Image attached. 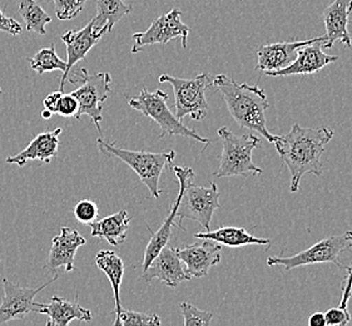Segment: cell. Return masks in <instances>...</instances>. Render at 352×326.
Returning <instances> with one entry per match:
<instances>
[{
  "mask_svg": "<svg viewBox=\"0 0 352 326\" xmlns=\"http://www.w3.org/2000/svg\"><path fill=\"white\" fill-rule=\"evenodd\" d=\"M333 135L335 132L329 127L305 128L295 123L289 133L276 135L274 144L291 175V192L298 191L306 173L315 176L324 173L321 157Z\"/></svg>",
  "mask_w": 352,
  "mask_h": 326,
  "instance_id": "6da1fadb",
  "label": "cell"
},
{
  "mask_svg": "<svg viewBox=\"0 0 352 326\" xmlns=\"http://www.w3.org/2000/svg\"><path fill=\"white\" fill-rule=\"evenodd\" d=\"M212 87L222 93L228 112L240 127L260 133L268 142H275L277 135H271L266 126V111L271 106L261 87L246 82L237 83L227 74L216 76L212 79Z\"/></svg>",
  "mask_w": 352,
  "mask_h": 326,
  "instance_id": "7a4b0ae2",
  "label": "cell"
},
{
  "mask_svg": "<svg viewBox=\"0 0 352 326\" xmlns=\"http://www.w3.org/2000/svg\"><path fill=\"white\" fill-rule=\"evenodd\" d=\"M178 184H182L184 192L178 207L179 224L182 220L196 221L206 231L211 230V221L213 213L221 207L219 191L216 182H212L210 187L193 184L195 172L190 167L173 166Z\"/></svg>",
  "mask_w": 352,
  "mask_h": 326,
  "instance_id": "3957f363",
  "label": "cell"
},
{
  "mask_svg": "<svg viewBox=\"0 0 352 326\" xmlns=\"http://www.w3.org/2000/svg\"><path fill=\"white\" fill-rule=\"evenodd\" d=\"M100 153L107 157L118 158L122 162L126 163L141 178L144 186H147L149 193L152 197L158 199L161 195L160 190V178L162 172L167 166L172 164L176 152H144V151H129V149H120L116 143L104 142L102 137L97 140Z\"/></svg>",
  "mask_w": 352,
  "mask_h": 326,
  "instance_id": "277c9868",
  "label": "cell"
},
{
  "mask_svg": "<svg viewBox=\"0 0 352 326\" xmlns=\"http://www.w3.org/2000/svg\"><path fill=\"white\" fill-rule=\"evenodd\" d=\"M222 141V153L219 169L214 172L217 177H248L261 175L263 170L252 161L254 149L260 146L261 140L254 135H236L227 127L217 131Z\"/></svg>",
  "mask_w": 352,
  "mask_h": 326,
  "instance_id": "5b68a950",
  "label": "cell"
},
{
  "mask_svg": "<svg viewBox=\"0 0 352 326\" xmlns=\"http://www.w3.org/2000/svg\"><path fill=\"white\" fill-rule=\"evenodd\" d=\"M167 100L168 94L164 91L157 89L155 92H149L147 88H142L138 96L128 100V105L131 108L141 112L143 116L153 120L161 127L160 138H164L167 135H181L196 140L198 142L204 143V147H207L211 141L202 137L195 129L184 126V122L179 121L176 114L170 112L167 106Z\"/></svg>",
  "mask_w": 352,
  "mask_h": 326,
  "instance_id": "8992f818",
  "label": "cell"
},
{
  "mask_svg": "<svg viewBox=\"0 0 352 326\" xmlns=\"http://www.w3.org/2000/svg\"><path fill=\"white\" fill-rule=\"evenodd\" d=\"M72 85H78L77 89L71 93L78 100V112L74 118L79 120L82 116H89L94 126L102 135L100 123L103 121V103L108 100L111 93L112 78L109 73L89 74L85 68L76 72L74 78L69 79Z\"/></svg>",
  "mask_w": 352,
  "mask_h": 326,
  "instance_id": "52a82bcc",
  "label": "cell"
},
{
  "mask_svg": "<svg viewBox=\"0 0 352 326\" xmlns=\"http://www.w3.org/2000/svg\"><path fill=\"white\" fill-rule=\"evenodd\" d=\"M211 74L202 73L190 79L177 78L169 74L160 77L161 83H169L175 92L176 117L184 122L186 116L195 121H202L208 113L206 91L212 87Z\"/></svg>",
  "mask_w": 352,
  "mask_h": 326,
  "instance_id": "ba28073f",
  "label": "cell"
},
{
  "mask_svg": "<svg viewBox=\"0 0 352 326\" xmlns=\"http://www.w3.org/2000/svg\"><path fill=\"white\" fill-rule=\"evenodd\" d=\"M352 248V231H346L340 236H331L316 242L311 248H306L297 255L289 257L272 256L268 257V266H282L285 270H294L301 266L315 265V263H335L338 269L349 271L350 266H345L340 263V256L342 252Z\"/></svg>",
  "mask_w": 352,
  "mask_h": 326,
  "instance_id": "9c48e42d",
  "label": "cell"
},
{
  "mask_svg": "<svg viewBox=\"0 0 352 326\" xmlns=\"http://www.w3.org/2000/svg\"><path fill=\"white\" fill-rule=\"evenodd\" d=\"M181 10L172 9L167 14L157 18L146 32L134 33L132 53H138L146 47L155 44L167 45L172 39L176 38L182 39V47L186 50L190 29L181 21Z\"/></svg>",
  "mask_w": 352,
  "mask_h": 326,
  "instance_id": "30bf717a",
  "label": "cell"
},
{
  "mask_svg": "<svg viewBox=\"0 0 352 326\" xmlns=\"http://www.w3.org/2000/svg\"><path fill=\"white\" fill-rule=\"evenodd\" d=\"M56 280L58 275L39 287H23L19 284H14L8 279H4V296L0 304V325L13 320H24L30 312H38V306L34 303L36 294H39Z\"/></svg>",
  "mask_w": 352,
  "mask_h": 326,
  "instance_id": "8fae6325",
  "label": "cell"
},
{
  "mask_svg": "<svg viewBox=\"0 0 352 326\" xmlns=\"http://www.w3.org/2000/svg\"><path fill=\"white\" fill-rule=\"evenodd\" d=\"M107 28L97 29L94 27V21H89L85 28L80 30H68L60 36V39L63 41L65 47H67V69L62 76L60 85H59V91H64V85L67 79L69 77L71 69L80 61L85 59L88 52L92 50L98 44L102 36L107 34Z\"/></svg>",
  "mask_w": 352,
  "mask_h": 326,
  "instance_id": "7c38bea8",
  "label": "cell"
},
{
  "mask_svg": "<svg viewBox=\"0 0 352 326\" xmlns=\"http://www.w3.org/2000/svg\"><path fill=\"white\" fill-rule=\"evenodd\" d=\"M142 277L148 284L157 279L169 287H177L181 283L192 279L186 271L182 260L177 255L176 248H168V245L152 260L148 268L143 271Z\"/></svg>",
  "mask_w": 352,
  "mask_h": 326,
  "instance_id": "4fadbf2b",
  "label": "cell"
},
{
  "mask_svg": "<svg viewBox=\"0 0 352 326\" xmlns=\"http://www.w3.org/2000/svg\"><path fill=\"white\" fill-rule=\"evenodd\" d=\"M326 39L305 45L297 52V57L292 63L280 71L270 72V77H289V76H310L324 69L329 64L338 62V56H330L324 52Z\"/></svg>",
  "mask_w": 352,
  "mask_h": 326,
  "instance_id": "5bb4252c",
  "label": "cell"
},
{
  "mask_svg": "<svg viewBox=\"0 0 352 326\" xmlns=\"http://www.w3.org/2000/svg\"><path fill=\"white\" fill-rule=\"evenodd\" d=\"M176 250L190 277L207 276L212 266L222 260V245L211 240L184 245V248H176Z\"/></svg>",
  "mask_w": 352,
  "mask_h": 326,
  "instance_id": "9a60e30c",
  "label": "cell"
},
{
  "mask_svg": "<svg viewBox=\"0 0 352 326\" xmlns=\"http://www.w3.org/2000/svg\"><path fill=\"white\" fill-rule=\"evenodd\" d=\"M85 243V237L77 230L71 227H62L60 234L54 236L52 240V248L47 259L45 269L54 272L63 268L65 272H71L76 269L74 260L78 248Z\"/></svg>",
  "mask_w": 352,
  "mask_h": 326,
  "instance_id": "2e32d148",
  "label": "cell"
},
{
  "mask_svg": "<svg viewBox=\"0 0 352 326\" xmlns=\"http://www.w3.org/2000/svg\"><path fill=\"white\" fill-rule=\"evenodd\" d=\"M326 39V36H316L309 41L297 42H280L262 45L257 52V65L256 71L263 72L265 74L270 72L280 71L292 63L297 57V52L305 45Z\"/></svg>",
  "mask_w": 352,
  "mask_h": 326,
  "instance_id": "e0dca14e",
  "label": "cell"
},
{
  "mask_svg": "<svg viewBox=\"0 0 352 326\" xmlns=\"http://www.w3.org/2000/svg\"><path fill=\"white\" fill-rule=\"evenodd\" d=\"M352 13V0H333L324 10L326 42L324 48L330 50L340 41L345 47H351V36L347 30L349 17Z\"/></svg>",
  "mask_w": 352,
  "mask_h": 326,
  "instance_id": "ac0fdd59",
  "label": "cell"
},
{
  "mask_svg": "<svg viewBox=\"0 0 352 326\" xmlns=\"http://www.w3.org/2000/svg\"><path fill=\"white\" fill-rule=\"evenodd\" d=\"M62 131V128H56L53 132H43L36 135L27 146V149H23L21 153L8 157L7 163L16 164L18 167H23L29 161L36 160L43 163H50V160L58 153L59 135Z\"/></svg>",
  "mask_w": 352,
  "mask_h": 326,
  "instance_id": "d6986e66",
  "label": "cell"
},
{
  "mask_svg": "<svg viewBox=\"0 0 352 326\" xmlns=\"http://www.w3.org/2000/svg\"><path fill=\"white\" fill-rule=\"evenodd\" d=\"M36 306L38 314H44L50 318L47 326H67L73 320L87 323L92 320V312L79 305L77 300L69 301L59 296H53L50 304H36Z\"/></svg>",
  "mask_w": 352,
  "mask_h": 326,
  "instance_id": "ffe728a7",
  "label": "cell"
},
{
  "mask_svg": "<svg viewBox=\"0 0 352 326\" xmlns=\"http://www.w3.org/2000/svg\"><path fill=\"white\" fill-rule=\"evenodd\" d=\"M182 192H184V187H182V184H179V191H178L176 201L173 202L168 216L164 219L161 227L157 230V232H153L151 230V227L147 226L149 232H151V240H149L148 245H147L146 251H144V257H143V263H142L143 271L148 268L149 263H152V260L155 259V256L160 254V251L164 246L168 245L169 240L173 235V232H172L173 227L177 226L181 228V226L177 224L176 220L177 215H178V207H179L181 199H182Z\"/></svg>",
  "mask_w": 352,
  "mask_h": 326,
  "instance_id": "44dd1931",
  "label": "cell"
},
{
  "mask_svg": "<svg viewBox=\"0 0 352 326\" xmlns=\"http://www.w3.org/2000/svg\"><path fill=\"white\" fill-rule=\"evenodd\" d=\"M193 236L196 239L211 240L228 248H242V246H250V245H260V246L271 245V240L260 239L254 235L248 234L243 227H219L214 231L210 230L204 232H197Z\"/></svg>",
  "mask_w": 352,
  "mask_h": 326,
  "instance_id": "7402d4cb",
  "label": "cell"
},
{
  "mask_svg": "<svg viewBox=\"0 0 352 326\" xmlns=\"http://www.w3.org/2000/svg\"><path fill=\"white\" fill-rule=\"evenodd\" d=\"M131 217L126 210H120L103 220L93 221L89 224L93 237L104 240L112 246H118L126 241Z\"/></svg>",
  "mask_w": 352,
  "mask_h": 326,
  "instance_id": "603a6c76",
  "label": "cell"
},
{
  "mask_svg": "<svg viewBox=\"0 0 352 326\" xmlns=\"http://www.w3.org/2000/svg\"><path fill=\"white\" fill-rule=\"evenodd\" d=\"M96 265L99 270H102L106 274L109 283L112 285L114 304H116L114 314H118L122 310L120 290L123 276H124V270H126L124 263L114 251L102 250L96 256Z\"/></svg>",
  "mask_w": 352,
  "mask_h": 326,
  "instance_id": "cb8c5ba5",
  "label": "cell"
},
{
  "mask_svg": "<svg viewBox=\"0 0 352 326\" xmlns=\"http://www.w3.org/2000/svg\"><path fill=\"white\" fill-rule=\"evenodd\" d=\"M131 12L132 8L127 6L124 0H97V17L93 18L94 27L107 28V32L111 33L114 25L131 14Z\"/></svg>",
  "mask_w": 352,
  "mask_h": 326,
  "instance_id": "d4e9b609",
  "label": "cell"
},
{
  "mask_svg": "<svg viewBox=\"0 0 352 326\" xmlns=\"http://www.w3.org/2000/svg\"><path fill=\"white\" fill-rule=\"evenodd\" d=\"M19 14L25 21L28 32H33L39 36L47 34L45 25L52 21V18L36 0H21Z\"/></svg>",
  "mask_w": 352,
  "mask_h": 326,
  "instance_id": "484cf974",
  "label": "cell"
},
{
  "mask_svg": "<svg viewBox=\"0 0 352 326\" xmlns=\"http://www.w3.org/2000/svg\"><path fill=\"white\" fill-rule=\"evenodd\" d=\"M33 71L38 74H43L45 72L60 71L65 72L67 62H64L62 58L56 54L54 44H50V48H43L36 53L33 58L27 59Z\"/></svg>",
  "mask_w": 352,
  "mask_h": 326,
  "instance_id": "4316f807",
  "label": "cell"
},
{
  "mask_svg": "<svg viewBox=\"0 0 352 326\" xmlns=\"http://www.w3.org/2000/svg\"><path fill=\"white\" fill-rule=\"evenodd\" d=\"M114 326H147L161 325V319L157 314H146V312H132V310H120L116 314Z\"/></svg>",
  "mask_w": 352,
  "mask_h": 326,
  "instance_id": "83f0119b",
  "label": "cell"
},
{
  "mask_svg": "<svg viewBox=\"0 0 352 326\" xmlns=\"http://www.w3.org/2000/svg\"><path fill=\"white\" fill-rule=\"evenodd\" d=\"M181 312L184 316V326H207L211 324L213 319L212 312L199 310L198 307L188 303L181 304Z\"/></svg>",
  "mask_w": 352,
  "mask_h": 326,
  "instance_id": "f1b7e54d",
  "label": "cell"
},
{
  "mask_svg": "<svg viewBox=\"0 0 352 326\" xmlns=\"http://www.w3.org/2000/svg\"><path fill=\"white\" fill-rule=\"evenodd\" d=\"M56 14L60 21H71L85 8L87 0H53Z\"/></svg>",
  "mask_w": 352,
  "mask_h": 326,
  "instance_id": "f546056e",
  "label": "cell"
},
{
  "mask_svg": "<svg viewBox=\"0 0 352 326\" xmlns=\"http://www.w3.org/2000/svg\"><path fill=\"white\" fill-rule=\"evenodd\" d=\"M73 213L80 224H91L98 217V206L91 199H82L74 206Z\"/></svg>",
  "mask_w": 352,
  "mask_h": 326,
  "instance_id": "4dcf8cb0",
  "label": "cell"
},
{
  "mask_svg": "<svg viewBox=\"0 0 352 326\" xmlns=\"http://www.w3.org/2000/svg\"><path fill=\"white\" fill-rule=\"evenodd\" d=\"M78 108H79V105H78L77 98L74 96H72L71 93L69 94L62 93L58 100V103H56V113L60 114L62 117H73L74 118V116L78 112Z\"/></svg>",
  "mask_w": 352,
  "mask_h": 326,
  "instance_id": "1f68e13d",
  "label": "cell"
},
{
  "mask_svg": "<svg viewBox=\"0 0 352 326\" xmlns=\"http://www.w3.org/2000/svg\"><path fill=\"white\" fill-rule=\"evenodd\" d=\"M324 320L327 326H345L350 324L351 315L347 312V309L338 306L324 312Z\"/></svg>",
  "mask_w": 352,
  "mask_h": 326,
  "instance_id": "d6a6232c",
  "label": "cell"
},
{
  "mask_svg": "<svg viewBox=\"0 0 352 326\" xmlns=\"http://www.w3.org/2000/svg\"><path fill=\"white\" fill-rule=\"evenodd\" d=\"M0 30L7 32L12 36H21L23 28L18 21L4 15V13L0 10Z\"/></svg>",
  "mask_w": 352,
  "mask_h": 326,
  "instance_id": "836d02e7",
  "label": "cell"
},
{
  "mask_svg": "<svg viewBox=\"0 0 352 326\" xmlns=\"http://www.w3.org/2000/svg\"><path fill=\"white\" fill-rule=\"evenodd\" d=\"M347 272L349 274H347V277L345 279V284H344V287H342V298H341V301H340V307H342V309H347L349 300H350L352 295V265Z\"/></svg>",
  "mask_w": 352,
  "mask_h": 326,
  "instance_id": "e575fe53",
  "label": "cell"
},
{
  "mask_svg": "<svg viewBox=\"0 0 352 326\" xmlns=\"http://www.w3.org/2000/svg\"><path fill=\"white\" fill-rule=\"evenodd\" d=\"M62 93H63L62 91H56V92L48 94L47 98L43 102L44 109L50 111V113H56V103H58V100H59V97H60Z\"/></svg>",
  "mask_w": 352,
  "mask_h": 326,
  "instance_id": "d590c367",
  "label": "cell"
},
{
  "mask_svg": "<svg viewBox=\"0 0 352 326\" xmlns=\"http://www.w3.org/2000/svg\"><path fill=\"white\" fill-rule=\"evenodd\" d=\"M326 320H324V314L322 312H314L311 314L309 318V326H324Z\"/></svg>",
  "mask_w": 352,
  "mask_h": 326,
  "instance_id": "8d00e7d4",
  "label": "cell"
},
{
  "mask_svg": "<svg viewBox=\"0 0 352 326\" xmlns=\"http://www.w3.org/2000/svg\"><path fill=\"white\" fill-rule=\"evenodd\" d=\"M52 116H53V113H50V111H47V109H44L42 112L43 120H50Z\"/></svg>",
  "mask_w": 352,
  "mask_h": 326,
  "instance_id": "74e56055",
  "label": "cell"
},
{
  "mask_svg": "<svg viewBox=\"0 0 352 326\" xmlns=\"http://www.w3.org/2000/svg\"><path fill=\"white\" fill-rule=\"evenodd\" d=\"M0 93H3V91H1V88H0Z\"/></svg>",
  "mask_w": 352,
  "mask_h": 326,
  "instance_id": "f35d334b",
  "label": "cell"
}]
</instances>
